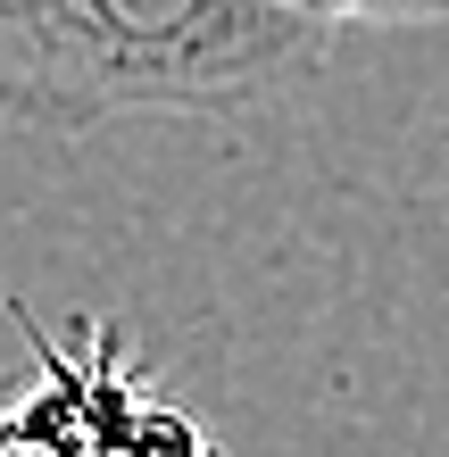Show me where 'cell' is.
I'll use <instances>...</instances> for the list:
<instances>
[{"label": "cell", "instance_id": "cell-1", "mask_svg": "<svg viewBox=\"0 0 449 457\" xmlns=\"http://www.w3.org/2000/svg\"><path fill=\"white\" fill-rule=\"evenodd\" d=\"M325 59L283 0H17L0 9V117L100 133L125 117H233Z\"/></svg>", "mask_w": 449, "mask_h": 457}, {"label": "cell", "instance_id": "cell-2", "mask_svg": "<svg viewBox=\"0 0 449 457\" xmlns=\"http://www.w3.org/2000/svg\"><path fill=\"white\" fill-rule=\"evenodd\" d=\"M75 457H217V441L200 433L183 408L150 399L134 383V366L117 349H50L42 358V391L25 399Z\"/></svg>", "mask_w": 449, "mask_h": 457}, {"label": "cell", "instance_id": "cell-3", "mask_svg": "<svg viewBox=\"0 0 449 457\" xmlns=\"http://www.w3.org/2000/svg\"><path fill=\"white\" fill-rule=\"evenodd\" d=\"M283 9L333 25H425V17H449V0H283Z\"/></svg>", "mask_w": 449, "mask_h": 457}, {"label": "cell", "instance_id": "cell-4", "mask_svg": "<svg viewBox=\"0 0 449 457\" xmlns=\"http://www.w3.org/2000/svg\"><path fill=\"white\" fill-rule=\"evenodd\" d=\"M0 457H67V441L17 399V408H0Z\"/></svg>", "mask_w": 449, "mask_h": 457}, {"label": "cell", "instance_id": "cell-5", "mask_svg": "<svg viewBox=\"0 0 449 457\" xmlns=\"http://www.w3.org/2000/svg\"><path fill=\"white\" fill-rule=\"evenodd\" d=\"M0 9H17V0H0Z\"/></svg>", "mask_w": 449, "mask_h": 457}]
</instances>
